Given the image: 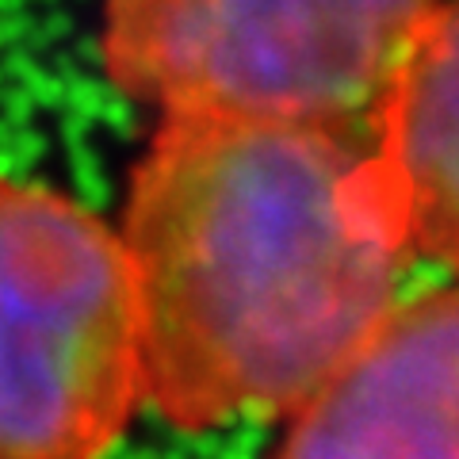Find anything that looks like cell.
Here are the masks:
<instances>
[{
    "label": "cell",
    "mask_w": 459,
    "mask_h": 459,
    "mask_svg": "<svg viewBox=\"0 0 459 459\" xmlns=\"http://www.w3.org/2000/svg\"><path fill=\"white\" fill-rule=\"evenodd\" d=\"M142 402L180 433L291 418L394 310L413 246L368 131L161 115L131 169Z\"/></svg>",
    "instance_id": "6da1fadb"
},
{
    "label": "cell",
    "mask_w": 459,
    "mask_h": 459,
    "mask_svg": "<svg viewBox=\"0 0 459 459\" xmlns=\"http://www.w3.org/2000/svg\"><path fill=\"white\" fill-rule=\"evenodd\" d=\"M433 0H104L115 92L157 115L368 131Z\"/></svg>",
    "instance_id": "7a4b0ae2"
},
{
    "label": "cell",
    "mask_w": 459,
    "mask_h": 459,
    "mask_svg": "<svg viewBox=\"0 0 459 459\" xmlns=\"http://www.w3.org/2000/svg\"><path fill=\"white\" fill-rule=\"evenodd\" d=\"M138 406L119 234L74 195L0 177V459H104Z\"/></svg>",
    "instance_id": "3957f363"
},
{
    "label": "cell",
    "mask_w": 459,
    "mask_h": 459,
    "mask_svg": "<svg viewBox=\"0 0 459 459\" xmlns=\"http://www.w3.org/2000/svg\"><path fill=\"white\" fill-rule=\"evenodd\" d=\"M272 459H459V280L398 299Z\"/></svg>",
    "instance_id": "277c9868"
},
{
    "label": "cell",
    "mask_w": 459,
    "mask_h": 459,
    "mask_svg": "<svg viewBox=\"0 0 459 459\" xmlns=\"http://www.w3.org/2000/svg\"><path fill=\"white\" fill-rule=\"evenodd\" d=\"M368 134L413 256L459 276V0L425 12Z\"/></svg>",
    "instance_id": "5b68a950"
}]
</instances>
